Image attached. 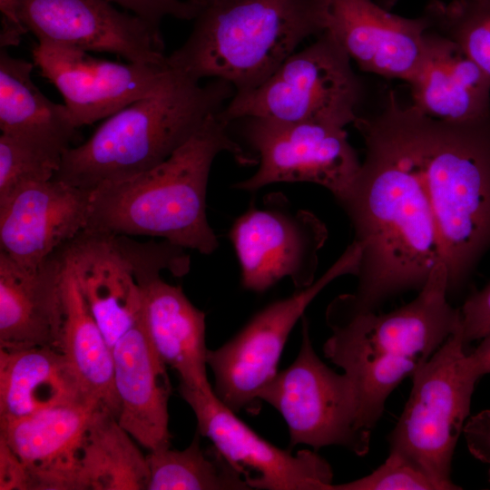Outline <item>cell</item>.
<instances>
[{"instance_id": "ba28073f", "label": "cell", "mask_w": 490, "mask_h": 490, "mask_svg": "<svg viewBox=\"0 0 490 490\" xmlns=\"http://www.w3.org/2000/svg\"><path fill=\"white\" fill-rule=\"evenodd\" d=\"M184 250L87 229L64 246L77 287L112 348L141 318L143 285L164 270L175 276L189 271Z\"/></svg>"}, {"instance_id": "d6986e66", "label": "cell", "mask_w": 490, "mask_h": 490, "mask_svg": "<svg viewBox=\"0 0 490 490\" xmlns=\"http://www.w3.org/2000/svg\"><path fill=\"white\" fill-rule=\"evenodd\" d=\"M64 247L35 268L0 251V348L59 349L64 320Z\"/></svg>"}, {"instance_id": "4dcf8cb0", "label": "cell", "mask_w": 490, "mask_h": 490, "mask_svg": "<svg viewBox=\"0 0 490 490\" xmlns=\"http://www.w3.org/2000/svg\"><path fill=\"white\" fill-rule=\"evenodd\" d=\"M437 490L434 483L406 457L389 451L385 462L371 474L330 490Z\"/></svg>"}, {"instance_id": "7c38bea8", "label": "cell", "mask_w": 490, "mask_h": 490, "mask_svg": "<svg viewBox=\"0 0 490 490\" xmlns=\"http://www.w3.org/2000/svg\"><path fill=\"white\" fill-rule=\"evenodd\" d=\"M229 237L245 289L263 292L289 277L302 289L315 281L328 230L311 211L293 210L282 193H270L235 220Z\"/></svg>"}, {"instance_id": "d6a6232c", "label": "cell", "mask_w": 490, "mask_h": 490, "mask_svg": "<svg viewBox=\"0 0 490 490\" xmlns=\"http://www.w3.org/2000/svg\"><path fill=\"white\" fill-rule=\"evenodd\" d=\"M460 311L463 338L466 347L490 335V282L471 293Z\"/></svg>"}, {"instance_id": "9c48e42d", "label": "cell", "mask_w": 490, "mask_h": 490, "mask_svg": "<svg viewBox=\"0 0 490 490\" xmlns=\"http://www.w3.org/2000/svg\"><path fill=\"white\" fill-rule=\"evenodd\" d=\"M350 60L338 42L324 31L259 86L235 93L218 115L229 124L256 117L345 128L358 120L362 93Z\"/></svg>"}, {"instance_id": "2e32d148", "label": "cell", "mask_w": 490, "mask_h": 490, "mask_svg": "<svg viewBox=\"0 0 490 490\" xmlns=\"http://www.w3.org/2000/svg\"><path fill=\"white\" fill-rule=\"evenodd\" d=\"M18 16L38 41L112 53L130 63L166 59L159 26L107 0H19Z\"/></svg>"}, {"instance_id": "277c9868", "label": "cell", "mask_w": 490, "mask_h": 490, "mask_svg": "<svg viewBox=\"0 0 490 490\" xmlns=\"http://www.w3.org/2000/svg\"><path fill=\"white\" fill-rule=\"evenodd\" d=\"M431 203L447 269L448 295L468 282L490 250V111L465 122L400 108Z\"/></svg>"}, {"instance_id": "3957f363", "label": "cell", "mask_w": 490, "mask_h": 490, "mask_svg": "<svg viewBox=\"0 0 490 490\" xmlns=\"http://www.w3.org/2000/svg\"><path fill=\"white\" fill-rule=\"evenodd\" d=\"M218 113L211 115L161 164L127 181L92 191L85 229L161 237L183 249L206 255L214 252L219 241L206 214L212 162L224 152L240 164L257 162L230 137L229 123Z\"/></svg>"}, {"instance_id": "e575fe53", "label": "cell", "mask_w": 490, "mask_h": 490, "mask_svg": "<svg viewBox=\"0 0 490 490\" xmlns=\"http://www.w3.org/2000/svg\"><path fill=\"white\" fill-rule=\"evenodd\" d=\"M469 356L481 377L490 374V335L480 339L477 347L469 352Z\"/></svg>"}, {"instance_id": "d4e9b609", "label": "cell", "mask_w": 490, "mask_h": 490, "mask_svg": "<svg viewBox=\"0 0 490 490\" xmlns=\"http://www.w3.org/2000/svg\"><path fill=\"white\" fill-rule=\"evenodd\" d=\"M34 64L0 50V129L61 155L78 129L65 104L49 100L34 84Z\"/></svg>"}, {"instance_id": "ac0fdd59", "label": "cell", "mask_w": 490, "mask_h": 490, "mask_svg": "<svg viewBox=\"0 0 490 490\" xmlns=\"http://www.w3.org/2000/svg\"><path fill=\"white\" fill-rule=\"evenodd\" d=\"M91 193L56 179L20 187L0 202V251L37 267L86 228Z\"/></svg>"}, {"instance_id": "52a82bcc", "label": "cell", "mask_w": 490, "mask_h": 490, "mask_svg": "<svg viewBox=\"0 0 490 490\" xmlns=\"http://www.w3.org/2000/svg\"><path fill=\"white\" fill-rule=\"evenodd\" d=\"M411 377L408 400L387 437L389 451L406 457L437 490L461 489L451 480L452 459L481 378L462 325Z\"/></svg>"}, {"instance_id": "f1b7e54d", "label": "cell", "mask_w": 490, "mask_h": 490, "mask_svg": "<svg viewBox=\"0 0 490 490\" xmlns=\"http://www.w3.org/2000/svg\"><path fill=\"white\" fill-rule=\"evenodd\" d=\"M430 29L456 42L490 76V0H433Z\"/></svg>"}, {"instance_id": "ffe728a7", "label": "cell", "mask_w": 490, "mask_h": 490, "mask_svg": "<svg viewBox=\"0 0 490 490\" xmlns=\"http://www.w3.org/2000/svg\"><path fill=\"white\" fill-rule=\"evenodd\" d=\"M120 425L150 451L171 446L167 366L146 333L142 318L113 347Z\"/></svg>"}, {"instance_id": "44dd1931", "label": "cell", "mask_w": 490, "mask_h": 490, "mask_svg": "<svg viewBox=\"0 0 490 490\" xmlns=\"http://www.w3.org/2000/svg\"><path fill=\"white\" fill-rule=\"evenodd\" d=\"M407 82L413 105L428 116L465 122L490 111V76L456 42L430 28Z\"/></svg>"}, {"instance_id": "5bb4252c", "label": "cell", "mask_w": 490, "mask_h": 490, "mask_svg": "<svg viewBox=\"0 0 490 490\" xmlns=\"http://www.w3.org/2000/svg\"><path fill=\"white\" fill-rule=\"evenodd\" d=\"M197 431L237 470L250 489L330 490L333 471L317 452L281 449L262 438L207 389L179 384Z\"/></svg>"}, {"instance_id": "1f68e13d", "label": "cell", "mask_w": 490, "mask_h": 490, "mask_svg": "<svg viewBox=\"0 0 490 490\" xmlns=\"http://www.w3.org/2000/svg\"><path fill=\"white\" fill-rule=\"evenodd\" d=\"M132 11L135 15L159 26L165 16L178 19H194L199 6L191 0H107Z\"/></svg>"}, {"instance_id": "83f0119b", "label": "cell", "mask_w": 490, "mask_h": 490, "mask_svg": "<svg viewBox=\"0 0 490 490\" xmlns=\"http://www.w3.org/2000/svg\"><path fill=\"white\" fill-rule=\"evenodd\" d=\"M197 431L183 450L150 451L148 490H250L242 476L211 444L201 445Z\"/></svg>"}, {"instance_id": "8992f818", "label": "cell", "mask_w": 490, "mask_h": 490, "mask_svg": "<svg viewBox=\"0 0 490 490\" xmlns=\"http://www.w3.org/2000/svg\"><path fill=\"white\" fill-rule=\"evenodd\" d=\"M168 64L189 77L220 79L236 93L270 77L323 27L316 0H214L201 6Z\"/></svg>"}, {"instance_id": "9a60e30c", "label": "cell", "mask_w": 490, "mask_h": 490, "mask_svg": "<svg viewBox=\"0 0 490 490\" xmlns=\"http://www.w3.org/2000/svg\"><path fill=\"white\" fill-rule=\"evenodd\" d=\"M32 54L41 74L63 95L77 128L105 119L152 93L171 71L167 55L159 64H121L46 41H38Z\"/></svg>"}, {"instance_id": "cb8c5ba5", "label": "cell", "mask_w": 490, "mask_h": 490, "mask_svg": "<svg viewBox=\"0 0 490 490\" xmlns=\"http://www.w3.org/2000/svg\"><path fill=\"white\" fill-rule=\"evenodd\" d=\"M82 400L95 399L83 389L59 349L0 348V419Z\"/></svg>"}, {"instance_id": "f546056e", "label": "cell", "mask_w": 490, "mask_h": 490, "mask_svg": "<svg viewBox=\"0 0 490 490\" xmlns=\"http://www.w3.org/2000/svg\"><path fill=\"white\" fill-rule=\"evenodd\" d=\"M62 157L24 139L1 132L0 202L27 183L54 179Z\"/></svg>"}, {"instance_id": "d590c367", "label": "cell", "mask_w": 490, "mask_h": 490, "mask_svg": "<svg viewBox=\"0 0 490 490\" xmlns=\"http://www.w3.org/2000/svg\"><path fill=\"white\" fill-rule=\"evenodd\" d=\"M19 0H0V11L5 15H14L18 7Z\"/></svg>"}, {"instance_id": "8d00e7d4", "label": "cell", "mask_w": 490, "mask_h": 490, "mask_svg": "<svg viewBox=\"0 0 490 490\" xmlns=\"http://www.w3.org/2000/svg\"><path fill=\"white\" fill-rule=\"evenodd\" d=\"M191 2H193L194 4H196L199 7L201 6H203L214 0H191Z\"/></svg>"}, {"instance_id": "603a6c76", "label": "cell", "mask_w": 490, "mask_h": 490, "mask_svg": "<svg viewBox=\"0 0 490 490\" xmlns=\"http://www.w3.org/2000/svg\"><path fill=\"white\" fill-rule=\"evenodd\" d=\"M142 318L146 333L163 363L175 370L180 383L210 388L207 377L205 314L180 286L156 276L142 288Z\"/></svg>"}, {"instance_id": "836d02e7", "label": "cell", "mask_w": 490, "mask_h": 490, "mask_svg": "<svg viewBox=\"0 0 490 490\" xmlns=\"http://www.w3.org/2000/svg\"><path fill=\"white\" fill-rule=\"evenodd\" d=\"M463 435L470 454L488 465L490 482V408L469 416L464 426Z\"/></svg>"}, {"instance_id": "e0dca14e", "label": "cell", "mask_w": 490, "mask_h": 490, "mask_svg": "<svg viewBox=\"0 0 490 490\" xmlns=\"http://www.w3.org/2000/svg\"><path fill=\"white\" fill-rule=\"evenodd\" d=\"M323 32L368 73L408 81L421 58L430 22L407 18L379 0H316Z\"/></svg>"}, {"instance_id": "4316f807", "label": "cell", "mask_w": 490, "mask_h": 490, "mask_svg": "<svg viewBox=\"0 0 490 490\" xmlns=\"http://www.w3.org/2000/svg\"><path fill=\"white\" fill-rule=\"evenodd\" d=\"M64 300V320L59 350L86 393L117 417L119 399L114 386L113 348L91 314L66 257Z\"/></svg>"}, {"instance_id": "5b68a950", "label": "cell", "mask_w": 490, "mask_h": 490, "mask_svg": "<svg viewBox=\"0 0 490 490\" xmlns=\"http://www.w3.org/2000/svg\"><path fill=\"white\" fill-rule=\"evenodd\" d=\"M235 93L223 80L202 85L171 66L152 93L105 118L86 142L67 149L54 179L92 191L136 177L167 160Z\"/></svg>"}, {"instance_id": "4fadbf2b", "label": "cell", "mask_w": 490, "mask_h": 490, "mask_svg": "<svg viewBox=\"0 0 490 490\" xmlns=\"http://www.w3.org/2000/svg\"><path fill=\"white\" fill-rule=\"evenodd\" d=\"M246 140L259 154V168L235 188L254 191L277 182H311L340 196L361 162L343 127L312 122H279L250 117Z\"/></svg>"}, {"instance_id": "484cf974", "label": "cell", "mask_w": 490, "mask_h": 490, "mask_svg": "<svg viewBox=\"0 0 490 490\" xmlns=\"http://www.w3.org/2000/svg\"><path fill=\"white\" fill-rule=\"evenodd\" d=\"M105 407L93 414L77 448V464L83 490H148L149 465Z\"/></svg>"}, {"instance_id": "7a4b0ae2", "label": "cell", "mask_w": 490, "mask_h": 490, "mask_svg": "<svg viewBox=\"0 0 490 490\" xmlns=\"http://www.w3.org/2000/svg\"><path fill=\"white\" fill-rule=\"evenodd\" d=\"M447 281L446 266L440 261L417 296L390 312L328 306L331 335L323 353L352 380L364 429L372 432L393 390L462 325L460 308L449 303Z\"/></svg>"}, {"instance_id": "6da1fadb", "label": "cell", "mask_w": 490, "mask_h": 490, "mask_svg": "<svg viewBox=\"0 0 490 490\" xmlns=\"http://www.w3.org/2000/svg\"><path fill=\"white\" fill-rule=\"evenodd\" d=\"M354 124L366 156L350 186L336 199L351 221L361 256L355 291L332 302L349 311H377L397 296L419 291L443 256L395 94L388 93L380 113L358 116Z\"/></svg>"}, {"instance_id": "30bf717a", "label": "cell", "mask_w": 490, "mask_h": 490, "mask_svg": "<svg viewBox=\"0 0 490 490\" xmlns=\"http://www.w3.org/2000/svg\"><path fill=\"white\" fill-rule=\"evenodd\" d=\"M302 338L293 363L272 378L259 399L274 407L284 418L289 450L307 445L315 451L342 446L363 456L370 447L371 433L359 419L355 386L346 374L327 366L316 354L309 322L302 318Z\"/></svg>"}, {"instance_id": "7402d4cb", "label": "cell", "mask_w": 490, "mask_h": 490, "mask_svg": "<svg viewBox=\"0 0 490 490\" xmlns=\"http://www.w3.org/2000/svg\"><path fill=\"white\" fill-rule=\"evenodd\" d=\"M102 406L96 400H82L0 419V440L31 471L68 490H83L77 448L93 412Z\"/></svg>"}, {"instance_id": "8fae6325", "label": "cell", "mask_w": 490, "mask_h": 490, "mask_svg": "<svg viewBox=\"0 0 490 490\" xmlns=\"http://www.w3.org/2000/svg\"><path fill=\"white\" fill-rule=\"evenodd\" d=\"M360 256V246L352 241L310 286L265 307L228 342L208 350L207 365L214 377L213 392L226 407L235 413L259 412V395L277 375L292 328L325 287L341 276L358 274Z\"/></svg>"}]
</instances>
